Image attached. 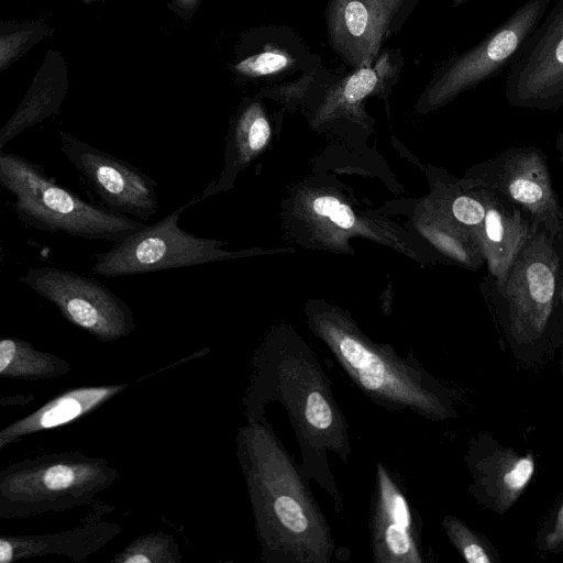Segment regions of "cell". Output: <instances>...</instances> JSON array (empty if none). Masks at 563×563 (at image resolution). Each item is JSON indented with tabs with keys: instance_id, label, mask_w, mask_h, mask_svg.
<instances>
[{
	"instance_id": "obj_1",
	"label": "cell",
	"mask_w": 563,
	"mask_h": 563,
	"mask_svg": "<svg viewBox=\"0 0 563 563\" xmlns=\"http://www.w3.org/2000/svg\"><path fill=\"white\" fill-rule=\"evenodd\" d=\"M250 367L242 397L246 420L264 416L266 405L279 402L298 441L306 481L313 479L342 512L328 453L347 463L349 423L316 352L289 322L279 320L254 350Z\"/></svg>"
},
{
	"instance_id": "obj_2",
	"label": "cell",
	"mask_w": 563,
	"mask_h": 563,
	"mask_svg": "<svg viewBox=\"0 0 563 563\" xmlns=\"http://www.w3.org/2000/svg\"><path fill=\"white\" fill-rule=\"evenodd\" d=\"M236 456L265 563H329L334 540L300 464L266 416L238 429Z\"/></svg>"
},
{
	"instance_id": "obj_3",
	"label": "cell",
	"mask_w": 563,
	"mask_h": 563,
	"mask_svg": "<svg viewBox=\"0 0 563 563\" xmlns=\"http://www.w3.org/2000/svg\"><path fill=\"white\" fill-rule=\"evenodd\" d=\"M310 332L332 353L353 384L376 406L410 411L432 422L455 419L454 395L412 353L406 357L374 341L352 313L321 298L303 306Z\"/></svg>"
},
{
	"instance_id": "obj_4",
	"label": "cell",
	"mask_w": 563,
	"mask_h": 563,
	"mask_svg": "<svg viewBox=\"0 0 563 563\" xmlns=\"http://www.w3.org/2000/svg\"><path fill=\"white\" fill-rule=\"evenodd\" d=\"M283 239L303 250L355 255L352 240L383 245L420 266L449 264L416 233L364 207L335 175L316 170L292 181L279 203Z\"/></svg>"
},
{
	"instance_id": "obj_5",
	"label": "cell",
	"mask_w": 563,
	"mask_h": 563,
	"mask_svg": "<svg viewBox=\"0 0 563 563\" xmlns=\"http://www.w3.org/2000/svg\"><path fill=\"white\" fill-rule=\"evenodd\" d=\"M563 236L533 224L505 280L482 290L511 355L526 367L550 361L563 344Z\"/></svg>"
},
{
	"instance_id": "obj_6",
	"label": "cell",
	"mask_w": 563,
	"mask_h": 563,
	"mask_svg": "<svg viewBox=\"0 0 563 563\" xmlns=\"http://www.w3.org/2000/svg\"><path fill=\"white\" fill-rule=\"evenodd\" d=\"M119 472L104 457L63 451L0 468V519H26L90 505Z\"/></svg>"
},
{
	"instance_id": "obj_7",
	"label": "cell",
	"mask_w": 563,
	"mask_h": 563,
	"mask_svg": "<svg viewBox=\"0 0 563 563\" xmlns=\"http://www.w3.org/2000/svg\"><path fill=\"white\" fill-rule=\"evenodd\" d=\"M0 185L14 196L19 220L40 231L114 243L144 225L84 200L31 161L3 150Z\"/></svg>"
},
{
	"instance_id": "obj_8",
	"label": "cell",
	"mask_w": 563,
	"mask_h": 563,
	"mask_svg": "<svg viewBox=\"0 0 563 563\" xmlns=\"http://www.w3.org/2000/svg\"><path fill=\"white\" fill-rule=\"evenodd\" d=\"M199 202L198 196L153 224H145L112 246L95 254L91 272L113 278L188 267L218 261L279 253H296L292 246L227 250V241L199 238L179 228L181 213Z\"/></svg>"
},
{
	"instance_id": "obj_9",
	"label": "cell",
	"mask_w": 563,
	"mask_h": 563,
	"mask_svg": "<svg viewBox=\"0 0 563 563\" xmlns=\"http://www.w3.org/2000/svg\"><path fill=\"white\" fill-rule=\"evenodd\" d=\"M551 0H527L501 24L467 51L444 60L420 92L413 110L423 115L497 76L542 20Z\"/></svg>"
},
{
	"instance_id": "obj_10",
	"label": "cell",
	"mask_w": 563,
	"mask_h": 563,
	"mask_svg": "<svg viewBox=\"0 0 563 563\" xmlns=\"http://www.w3.org/2000/svg\"><path fill=\"white\" fill-rule=\"evenodd\" d=\"M20 282L52 302L71 324L111 342L135 330L131 308L95 278L55 266L31 267Z\"/></svg>"
},
{
	"instance_id": "obj_11",
	"label": "cell",
	"mask_w": 563,
	"mask_h": 563,
	"mask_svg": "<svg viewBox=\"0 0 563 563\" xmlns=\"http://www.w3.org/2000/svg\"><path fill=\"white\" fill-rule=\"evenodd\" d=\"M465 186L493 189L527 211L533 224L563 236V209L553 187L547 154L536 146H514L468 167Z\"/></svg>"
},
{
	"instance_id": "obj_12",
	"label": "cell",
	"mask_w": 563,
	"mask_h": 563,
	"mask_svg": "<svg viewBox=\"0 0 563 563\" xmlns=\"http://www.w3.org/2000/svg\"><path fill=\"white\" fill-rule=\"evenodd\" d=\"M505 96L511 107L558 111L563 106V0H556L511 58Z\"/></svg>"
},
{
	"instance_id": "obj_13",
	"label": "cell",
	"mask_w": 563,
	"mask_h": 563,
	"mask_svg": "<svg viewBox=\"0 0 563 563\" xmlns=\"http://www.w3.org/2000/svg\"><path fill=\"white\" fill-rule=\"evenodd\" d=\"M400 49L385 48L369 66L352 69L327 87L308 115L312 130L339 135L354 132L357 137L374 133L375 120L365 101L377 98L388 110L389 96L404 66Z\"/></svg>"
},
{
	"instance_id": "obj_14",
	"label": "cell",
	"mask_w": 563,
	"mask_h": 563,
	"mask_svg": "<svg viewBox=\"0 0 563 563\" xmlns=\"http://www.w3.org/2000/svg\"><path fill=\"white\" fill-rule=\"evenodd\" d=\"M60 150L106 209L142 220L157 212L155 180L133 165L66 133Z\"/></svg>"
},
{
	"instance_id": "obj_15",
	"label": "cell",
	"mask_w": 563,
	"mask_h": 563,
	"mask_svg": "<svg viewBox=\"0 0 563 563\" xmlns=\"http://www.w3.org/2000/svg\"><path fill=\"white\" fill-rule=\"evenodd\" d=\"M368 525L374 562H423L421 519L401 485L382 462L376 464Z\"/></svg>"
},
{
	"instance_id": "obj_16",
	"label": "cell",
	"mask_w": 563,
	"mask_h": 563,
	"mask_svg": "<svg viewBox=\"0 0 563 563\" xmlns=\"http://www.w3.org/2000/svg\"><path fill=\"white\" fill-rule=\"evenodd\" d=\"M465 462L475 500L497 515L512 508L536 473L531 452L520 453L484 433L470 440Z\"/></svg>"
},
{
	"instance_id": "obj_17",
	"label": "cell",
	"mask_w": 563,
	"mask_h": 563,
	"mask_svg": "<svg viewBox=\"0 0 563 563\" xmlns=\"http://www.w3.org/2000/svg\"><path fill=\"white\" fill-rule=\"evenodd\" d=\"M328 32L332 48L351 69L377 58L387 21L384 0H330Z\"/></svg>"
},
{
	"instance_id": "obj_18",
	"label": "cell",
	"mask_w": 563,
	"mask_h": 563,
	"mask_svg": "<svg viewBox=\"0 0 563 563\" xmlns=\"http://www.w3.org/2000/svg\"><path fill=\"white\" fill-rule=\"evenodd\" d=\"M477 188L485 203L478 244L488 271L486 280L500 285L529 238L533 220L527 211L498 191Z\"/></svg>"
},
{
	"instance_id": "obj_19",
	"label": "cell",
	"mask_w": 563,
	"mask_h": 563,
	"mask_svg": "<svg viewBox=\"0 0 563 563\" xmlns=\"http://www.w3.org/2000/svg\"><path fill=\"white\" fill-rule=\"evenodd\" d=\"M122 532L117 522L88 520L58 532L40 534H0V563L58 556L82 562L104 548Z\"/></svg>"
},
{
	"instance_id": "obj_20",
	"label": "cell",
	"mask_w": 563,
	"mask_h": 563,
	"mask_svg": "<svg viewBox=\"0 0 563 563\" xmlns=\"http://www.w3.org/2000/svg\"><path fill=\"white\" fill-rule=\"evenodd\" d=\"M377 210L387 216L405 214L408 220L404 225L444 257L449 264L473 272L485 265L475 235L424 205L420 198L388 201Z\"/></svg>"
},
{
	"instance_id": "obj_21",
	"label": "cell",
	"mask_w": 563,
	"mask_h": 563,
	"mask_svg": "<svg viewBox=\"0 0 563 563\" xmlns=\"http://www.w3.org/2000/svg\"><path fill=\"white\" fill-rule=\"evenodd\" d=\"M130 384L78 386L52 397L34 411L0 429V450L21 438L71 423L95 411Z\"/></svg>"
},
{
	"instance_id": "obj_22",
	"label": "cell",
	"mask_w": 563,
	"mask_h": 563,
	"mask_svg": "<svg viewBox=\"0 0 563 563\" xmlns=\"http://www.w3.org/2000/svg\"><path fill=\"white\" fill-rule=\"evenodd\" d=\"M272 139L273 126L263 104L255 100L249 102L230 125L223 168L198 196L199 201L232 189L238 176L267 151Z\"/></svg>"
},
{
	"instance_id": "obj_23",
	"label": "cell",
	"mask_w": 563,
	"mask_h": 563,
	"mask_svg": "<svg viewBox=\"0 0 563 563\" xmlns=\"http://www.w3.org/2000/svg\"><path fill=\"white\" fill-rule=\"evenodd\" d=\"M429 191L420 199L424 205L470 231L478 241L485 217V203L477 187L465 186L460 178L433 165L420 168Z\"/></svg>"
},
{
	"instance_id": "obj_24",
	"label": "cell",
	"mask_w": 563,
	"mask_h": 563,
	"mask_svg": "<svg viewBox=\"0 0 563 563\" xmlns=\"http://www.w3.org/2000/svg\"><path fill=\"white\" fill-rule=\"evenodd\" d=\"M71 369L67 360L38 350L30 341L0 338V378L42 382L56 379Z\"/></svg>"
},
{
	"instance_id": "obj_25",
	"label": "cell",
	"mask_w": 563,
	"mask_h": 563,
	"mask_svg": "<svg viewBox=\"0 0 563 563\" xmlns=\"http://www.w3.org/2000/svg\"><path fill=\"white\" fill-rule=\"evenodd\" d=\"M183 556L173 536L156 531L132 540L111 563H180Z\"/></svg>"
},
{
	"instance_id": "obj_26",
	"label": "cell",
	"mask_w": 563,
	"mask_h": 563,
	"mask_svg": "<svg viewBox=\"0 0 563 563\" xmlns=\"http://www.w3.org/2000/svg\"><path fill=\"white\" fill-rule=\"evenodd\" d=\"M441 527L448 539L467 563H498L499 554L488 539L468 527L462 519L446 515Z\"/></svg>"
},
{
	"instance_id": "obj_27",
	"label": "cell",
	"mask_w": 563,
	"mask_h": 563,
	"mask_svg": "<svg viewBox=\"0 0 563 563\" xmlns=\"http://www.w3.org/2000/svg\"><path fill=\"white\" fill-rule=\"evenodd\" d=\"M292 58L282 49L269 48L239 62L234 69L246 77L269 76L288 68Z\"/></svg>"
},
{
	"instance_id": "obj_28",
	"label": "cell",
	"mask_w": 563,
	"mask_h": 563,
	"mask_svg": "<svg viewBox=\"0 0 563 563\" xmlns=\"http://www.w3.org/2000/svg\"><path fill=\"white\" fill-rule=\"evenodd\" d=\"M537 545L541 551L553 554L563 550V503L560 500L551 510L537 534Z\"/></svg>"
},
{
	"instance_id": "obj_29",
	"label": "cell",
	"mask_w": 563,
	"mask_h": 563,
	"mask_svg": "<svg viewBox=\"0 0 563 563\" xmlns=\"http://www.w3.org/2000/svg\"><path fill=\"white\" fill-rule=\"evenodd\" d=\"M419 2L420 0H384L387 21L385 38L401 31Z\"/></svg>"
},
{
	"instance_id": "obj_30",
	"label": "cell",
	"mask_w": 563,
	"mask_h": 563,
	"mask_svg": "<svg viewBox=\"0 0 563 563\" xmlns=\"http://www.w3.org/2000/svg\"><path fill=\"white\" fill-rule=\"evenodd\" d=\"M29 33H15L0 37V65L12 58L26 42Z\"/></svg>"
},
{
	"instance_id": "obj_31",
	"label": "cell",
	"mask_w": 563,
	"mask_h": 563,
	"mask_svg": "<svg viewBox=\"0 0 563 563\" xmlns=\"http://www.w3.org/2000/svg\"><path fill=\"white\" fill-rule=\"evenodd\" d=\"M35 399L33 394H15L0 397V407L26 406Z\"/></svg>"
},
{
	"instance_id": "obj_32",
	"label": "cell",
	"mask_w": 563,
	"mask_h": 563,
	"mask_svg": "<svg viewBox=\"0 0 563 563\" xmlns=\"http://www.w3.org/2000/svg\"><path fill=\"white\" fill-rule=\"evenodd\" d=\"M198 0H177V3L184 9H192Z\"/></svg>"
},
{
	"instance_id": "obj_33",
	"label": "cell",
	"mask_w": 563,
	"mask_h": 563,
	"mask_svg": "<svg viewBox=\"0 0 563 563\" xmlns=\"http://www.w3.org/2000/svg\"><path fill=\"white\" fill-rule=\"evenodd\" d=\"M466 1H468V0H452V7L457 8L462 4H464Z\"/></svg>"
},
{
	"instance_id": "obj_34",
	"label": "cell",
	"mask_w": 563,
	"mask_h": 563,
	"mask_svg": "<svg viewBox=\"0 0 563 563\" xmlns=\"http://www.w3.org/2000/svg\"><path fill=\"white\" fill-rule=\"evenodd\" d=\"M2 258H3V244L0 241V266H1V263H2Z\"/></svg>"
}]
</instances>
